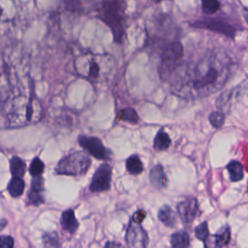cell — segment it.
<instances>
[{"mask_svg":"<svg viewBox=\"0 0 248 248\" xmlns=\"http://www.w3.org/2000/svg\"><path fill=\"white\" fill-rule=\"evenodd\" d=\"M149 181L157 189H164L168 185V177L162 165L154 166L149 171Z\"/></svg>","mask_w":248,"mask_h":248,"instance_id":"4fadbf2b","label":"cell"},{"mask_svg":"<svg viewBox=\"0 0 248 248\" xmlns=\"http://www.w3.org/2000/svg\"><path fill=\"white\" fill-rule=\"evenodd\" d=\"M220 9L219 0H202V10L207 15L211 16L216 14Z\"/></svg>","mask_w":248,"mask_h":248,"instance_id":"cb8c5ba5","label":"cell"},{"mask_svg":"<svg viewBox=\"0 0 248 248\" xmlns=\"http://www.w3.org/2000/svg\"><path fill=\"white\" fill-rule=\"evenodd\" d=\"M64 7L66 10L73 13H79L82 11V5L79 0H65Z\"/></svg>","mask_w":248,"mask_h":248,"instance_id":"f1b7e54d","label":"cell"},{"mask_svg":"<svg viewBox=\"0 0 248 248\" xmlns=\"http://www.w3.org/2000/svg\"><path fill=\"white\" fill-rule=\"evenodd\" d=\"M227 170L229 172V176L231 181L237 182L241 180L244 176V170L243 166L240 162L232 160L227 165Z\"/></svg>","mask_w":248,"mask_h":248,"instance_id":"ac0fdd59","label":"cell"},{"mask_svg":"<svg viewBox=\"0 0 248 248\" xmlns=\"http://www.w3.org/2000/svg\"><path fill=\"white\" fill-rule=\"evenodd\" d=\"M155 2H161V1H163V0H154Z\"/></svg>","mask_w":248,"mask_h":248,"instance_id":"d6a6232c","label":"cell"},{"mask_svg":"<svg viewBox=\"0 0 248 248\" xmlns=\"http://www.w3.org/2000/svg\"><path fill=\"white\" fill-rule=\"evenodd\" d=\"M112 62L108 55L85 54L76 59L75 69L83 78L92 83H101L108 78Z\"/></svg>","mask_w":248,"mask_h":248,"instance_id":"3957f363","label":"cell"},{"mask_svg":"<svg viewBox=\"0 0 248 248\" xmlns=\"http://www.w3.org/2000/svg\"><path fill=\"white\" fill-rule=\"evenodd\" d=\"M8 190L12 197H19L24 191V181L21 177L13 176V178L9 182Z\"/></svg>","mask_w":248,"mask_h":248,"instance_id":"603a6c76","label":"cell"},{"mask_svg":"<svg viewBox=\"0 0 248 248\" xmlns=\"http://www.w3.org/2000/svg\"><path fill=\"white\" fill-rule=\"evenodd\" d=\"M208 119L212 127H214L215 129H219L224 125L226 117H225V113H223L220 110H217V111L211 112L208 116Z\"/></svg>","mask_w":248,"mask_h":248,"instance_id":"d4e9b609","label":"cell"},{"mask_svg":"<svg viewBox=\"0 0 248 248\" xmlns=\"http://www.w3.org/2000/svg\"><path fill=\"white\" fill-rule=\"evenodd\" d=\"M19 23V10L16 0H0V38L15 32Z\"/></svg>","mask_w":248,"mask_h":248,"instance_id":"8992f818","label":"cell"},{"mask_svg":"<svg viewBox=\"0 0 248 248\" xmlns=\"http://www.w3.org/2000/svg\"><path fill=\"white\" fill-rule=\"evenodd\" d=\"M234 72L232 58L223 51H209L185 67L171 85L173 94L183 99H200L219 91Z\"/></svg>","mask_w":248,"mask_h":248,"instance_id":"6da1fadb","label":"cell"},{"mask_svg":"<svg viewBox=\"0 0 248 248\" xmlns=\"http://www.w3.org/2000/svg\"><path fill=\"white\" fill-rule=\"evenodd\" d=\"M44 169H45L44 163L42 162V160L40 158L36 157L32 160L31 164H30L29 172L32 176H39V175H42Z\"/></svg>","mask_w":248,"mask_h":248,"instance_id":"4316f807","label":"cell"},{"mask_svg":"<svg viewBox=\"0 0 248 248\" xmlns=\"http://www.w3.org/2000/svg\"><path fill=\"white\" fill-rule=\"evenodd\" d=\"M170 242L173 248H186L190 246V236L185 231H178L170 235Z\"/></svg>","mask_w":248,"mask_h":248,"instance_id":"2e32d148","label":"cell"},{"mask_svg":"<svg viewBox=\"0 0 248 248\" xmlns=\"http://www.w3.org/2000/svg\"><path fill=\"white\" fill-rule=\"evenodd\" d=\"M10 169H11V173L13 176L22 177L26 170V165H25L24 161H22L20 158L15 156L11 159Z\"/></svg>","mask_w":248,"mask_h":248,"instance_id":"7402d4cb","label":"cell"},{"mask_svg":"<svg viewBox=\"0 0 248 248\" xmlns=\"http://www.w3.org/2000/svg\"><path fill=\"white\" fill-rule=\"evenodd\" d=\"M110 246H121V244L116 242H108L105 244V247H110Z\"/></svg>","mask_w":248,"mask_h":248,"instance_id":"1f68e13d","label":"cell"},{"mask_svg":"<svg viewBox=\"0 0 248 248\" xmlns=\"http://www.w3.org/2000/svg\"><path fill=\"white\" fill-rule=\"evenodd\" d=\"M170 142H171V140H170V136L162 128L157 132V134L154 138L153 147L157 151H163V150H166L170 147Z\"/></svg>","mask_w":248,"mask_h":248,"instance_id":"e0dca14e","label":"cell"},{"mask_svg":"<svg viewBox=\"0 0 248 248\" xmlns=\"http://www.w3.org/2000/svg\"><path fill=\"white\" fill-rule=\"evenodd\" d=\"M91 165V159L87 153L77 151L63 157L55 168L57 174L81 176L86 173Z\"/></svg>","mask_w":248,"mask_h":248,"instance_id":"5b68a950","label":"cell"},{"mask_svg":"<svg viewBox=\"0 0 248 248\" xmlns=\"http://www.w3.org/2000/svg\"><path fill=\"white\" fill-rule=\"evenodd\" d=\"M125 240L129 247L145 248L148 245L147 232L141 227L140 223H136L132 220L128 226Z\"/></svg>","mask_w":248,"mask_h":248,"instance_id":"30bf717a","label":"cell"},{"mask_svg":"<svg viewBox=\"0 0 248 248\" xmlns=\"http://www.w3.org/2000/svg\"><path fill=\"white\" fill-rule=\"evenodd\" d=\"M144 217H145V212H144L143 210L140 209V210L136 211V212L133 214L131 220L134 221V222H136V223H141V222L143 221Z\"/></svg>","mask_w":248,"mask_h":248,"instance_id":"4dcf8cb0","label":"cell"},{"mask_svg":"<svg viewBox=\"0 0 248 248\" xmlns=\"http://www.w3.org/2000/svg\"><path fill=\"white\" fill-rule=\"evenodd\" d=\"M158 218L166 227L173 228L176 225V215L172 208L168 204H164L160 207L158 211Z\"/></svg>","mask_w":248,"mask_h":248,"instance_id":"9a60e30c","label":"cell"},{"mask_svg":"<svg viewBox=\"0 0 248 248\" xmlns=\"http://www.w3.org/2000/svg\"><path fill=\"white\" fill-rule=\"evenodd\" d=\"M14 246V239L8 235H1L0 236V247H13Z\"/></svg>","mask_w":248,"mask_h":248,"instance_id":"f546056e","label":"cell"},{"mask_svg":"<svg viewBox=\"0 0 248 248\" xmlns=\"http://www.w3.org/2000/svg\"><path fill=\"white\" fill-rule=\"evenodd\" d=\"M214 246L215 247H224L229 244L231 240V229L228 226L222 227L214 234Z\"/></svg>","mask_w":248,"mask_h":248,"instance_id":"ffe728a7","label":"cell"},{"mask_svg":"<svg viewBox=\"0 0 248 248\" xmlns=\"http://www.w3.org/2000/svg\"><path fill=\"white\" fill-rule=\"evenodd\" d=\"M183 46L179 41L173 40L165 43L160 55L159 75L161 79L168 80L179 68L183 58Z\"/></svg>","mask_w":248,"mask_h":248,"instance_id":"277c9868","label":"cell"},{"mask_svg":"<svg viewBox=\"0 0 248 248\" xmlns=\"http://www.w3.org/2000/svg\"><path fill=\"white\" fill-rule=\"evenodd\" d=\"M178 216L184 224H191L199 213V203L196 198L190 197L176 205Z\"/></svg>","mask_w":248,"mask_h":248,"instance_id":"8fae6325","label":"cell"},{"mask_svg":"<svg viewBox=\"0 0 248 248\" xmlns=\"http://www.w3.org/2000/svg\"><path fill=\"white\" fill-rule=\"evenodd\" d=\"M191 26L194 28L205 29L215 33H219L231 39H233L237 32V28L233 24H232L227 19L221 17H206L199 19L191 23Z\"/></svg>","mask_w":248,"mask_h":248,"instance_id":"52a82bcc","label":"cell"},{"mask_svg":"<svg viewBox=\"0 0 248 248\" xmlns=\"http://www.w3.org/2000/svg\"><path fill=\"white\" fill-rule=\"evenodd\" d=\"M126 169L131 174L138 175L143 171V164L140 158L137 154H134L126 160Z\"/></svg>","mask_w":248,"mask_h":248,"instance_id":"d6986e66","label":"cell"},{"mask_svg":"<svg viewBox=\"0 0 248 248\" xmlns=\"http://www.w3.org/2000/svg\"><path fill=\"white\" fill-rule=\"evenodd\" d=\"M115 121H125V122H129L131 124H137L140 121V118L138 116L137 111L134 108H126L121 109L116 116Z\"/></svg>","mask_w":248,"mask_h":248,"instance_id":"44dd1931","label":"cell"},{"mask_svg":"<svg viewBox=\"0 0 248 248\" xmlns=\"http://www.w3.org/2000/svg\"><path fill=\"white\" fill-rule=\"evenodd\" d=\"M195 235L198 239L202 241L205 246V241L209 237V230H208V225L207 222H202L199 226L195 228Z\"/></svg>","mask_w":248,"mask_h":248,"instance_id":"484cf974","label":"cell"},{"mask_svg":"<svg viewBox=\"0 0 248 248\" xmlns=\"http://www.w3.org/2000/svg\"><path fill=\"white\" fill-rule=\"evenodd\" d=\"M60 224L64 231L69 233H75L76 231L78 229V221L76 218L75 212L73 209L69 208L65 210L60 218Z\"/></svg>","mask_w":248,"mask_h":248,"instance_id":"5bb4252c","label":"cell"},{"mask_svg":"<svg viewBox=\"0 0 248 248\" xmlns=\"http://www.w3.org/2000/svg\"><path fill=\"white\" fill-rule=\"evenodd\" d=\"M78 141L89 155L98 160H107L111 155L110 150L104 145L102 140L99 138L80 135L78 138Z\"/></svg>","mask_w":248,"mask_h":248,"instance_id":"ba28073f","label":"cell"},{"mask_svg":"<svg viewBox=\"0 0 248 248\" xmlns=\"http://www.w3.org/2000/svg\"><path fill=\"white\" fill-rule=\"evenodd\" d=\"M33 180L31 183V189L29 191V202L34 205H39L44 202L43 191H44V180L41 175L33 176Z\"/></svg>","mask_w":248,"mask_h":248,"instance_id":"7c38bea8","label":"cell"},{"mask_svg":"<svg viewBox=\"0 0 248 248\" xmlns=\"http://www.w3.org/2000/svg\"><path fill=\"white\" fill-rule=\"evenodd\" d=\"M43 242L44 245L46 247H59V237L55 232H46L43 235Z\"/></svg>","mask_w":248,"mask_h":248,"instance_id":"83f0119b","label":"cell"},{"mask_svg":"<svg viewBox=\"0 0 248 248\" xmlns=\"http://www.w3.org/2000/svg\"><path fill=\"white\" fill-rule=\"evenodd\" d=\"M112 170L108 163L101 164L95 170L91 182L89 184V190L92 193H100L108 191L110 188Z\"/></svg>","mask_w":248,"mask_h":248,"instance_id":"9c48e42d","label":"cell"},{"mask_svg":"<svg viewBox=\"0 0 248 248\" xmlns=\"http://www.w3.org/2000/svg\"><path fill=\"white\" fill-rule=\"evenodd\" d=\"M99 18L109 27L115 43L121 44L126 29L125 0H103L101 2Z\"/></svg>","mask_w":248,"mask_h":248,"instance_id":"7a4b0ae2","label":"cell"}]
</instances>
